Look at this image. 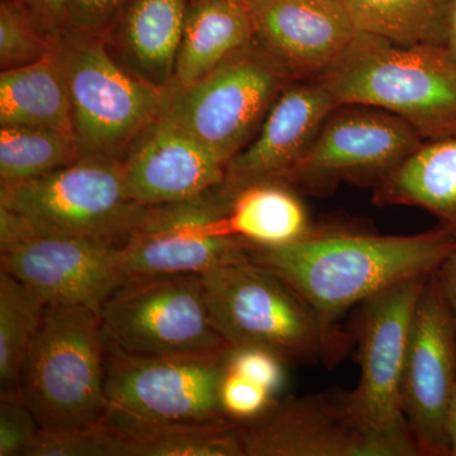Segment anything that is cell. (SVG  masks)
Returning a JSON list of instances; mask_svg holds the SVG:
<instances>
[{
  "label": "cell",
  "mask_w": 456,
  "mask_h": 456,
  "mask_svg": "<svg viewBox=\"0 0 456 456\" xmlns=\"http://www.w3.org/2000/svg\"><path fill=\"white\" fill-rule=\"evenodd\" d=\"M246 250L287 281L327 330L336 331L338 318L350 308L407 279L436 272L456 250V239L441 226L407 236L314 228L293 244H248Z\"/></svg>",
  "instance_id": "1"
},
{
  "label": "cell",
  "mask_w": 456,
  "mask_h": 456,
  "mask_svg": "<svg viewBox=\"0 0 456 456\" xmlns=\"http://www.w3.org/2000/svg\"><path fill=\"white\" fill-rule=\"evenodd\" d=\"M316 80L338 107L386 110L425 141L456 136V60L444 46H406L359 31Z\"/></svg>",
  "instance_id": "2"
},
{
  "label": "cell",
  "mask_w": 456,
  "mask_h": 456,
  "mask_svg": "<svg viewBox=\"0 0 456 456\" xmlns=\"http://www.w3.org/2000/svg\"><path fill=\"white\" fill-rule=\"evenodd\" d=\"M216 330L231 347H260L287 367L311 365L335 353L341 336L321 322L305 299L246 246L202 274Z\"/></svg>",
  "instance_id": "3"
},
{
  "label": "cell",
  "mask_w": 456,
  "mask_h": 456,
  "mask_svg": "<svg viewBox=\"0 0 456 456\" xmlns=\"http://www.w3.org/2000/svg\"><path fill=\"white\" fill-rule=\"evenodd\" d=\"M18 391L44 430L103 421L106 340L101 314L50 303L23 364Z\"/></svg>",
  "instance_id": "4"
},
{
  "label": "cell",
  "mask_w": 456,
  "mask_h": 456,
  "mask_svg": "<svg viewBox=\"0 0 456 456\" xmlns=\"http://www.w3.org/2000/svg\"><path fill=\"white\" fill-rule=\"evenodd\" d=\"M0 207L37 232L121 248L149 207L132 200L122 160L83 156L41 178L0 187Z\"/></svg>",
  "instance_id": "5"
},
{
  "label": "cell",
  "mask_w": 456,
  "mask_h": 456,
  "mask_svg": "<svg viewBox=\"0 0 456 456\" xmlns=\"http://www.w3.org/2000/svg\"><path fill=\"white\" fill-rule=\"evenodd\" d=\"M80 155L122 160L160 116L165 90L128 73L101 35L64 32L56 45Z\"/></svg>",
  "instance_id": "6"
},
{
  "label": "cell",
  "mask_w": 456,
  "mask_h": 456,
  "mask_svg": "<svg viewBox=\"0 0 456 456\" xmlns=\"http://www.w3.org/2000/svg\"><path fill=\"white\" fill-rule=\"evenodd\" d=\"M292 77L251 41L184 89H165L161 113L230 163L260 130Z\"/></svg>",
  "instance_id": "7"
},
{
  "label": "cell",
  "mask_w": 456,
  "mask_h": 456,
  "mask_svg": "<svg viewBox=\"0 0 456 456\" xmlns=\"http://www.w3.org/2000/svg\"><path fill=\"white\" fill-rule=\"evenodd\" d=\"M106 344L141 355H213L230 345L216 330L202 275L127 279L101 311Z\"/></svg>",
  "instance_id": "8"
},
{
  "label": "cell",
  "mask_w": 456,
  "mask_h": 456,
  "mask_svg": "<svg viewBox=\"0 0 456 456\" xmlns=\"http://www.w3.org/2000/svg\"><path fill=\"white\" fill-rule=\"evenodd\" d=\"M228 350L213 355L156 356L106 344L104 419L149 424L230 419L221 404Z\"/></svg>",
  "instance_id": "9"
},
{
  "label": "cell",
  "mask_w": 456,
  "mask_h": 456,
  "mask_svg": "<svg viewBox=\"0 0 456 456\" xmlns=\"http://www.w3.org/2000/svg\"><path fill=\"white\" fill-rule=\"evenodd\" d=\"M430 275L407 279L362 305L360 379L351 395L389 456L419 455L402 410L401 384L413 312Z\"/></svg>",
  "instance_id": "10"
},
{
  "label": "cell",
  "mask_w": 456,
  "mask_h": 456,
  "mask_svg": "<svg viewBox=\"0 0 456 456\" xmlns=\"http://www.w3.org/2000/svg\"><path fill=\"white\" fill-rule=\"evenodd\" d=\"M0 264L47 303L97 312L126 281L119 248L32 230L0 207Z\"/></svg>",
  "instance_id": "11"
},
{
  "label": "cell",
  "mask_w": 456,
  "mask_h": 456,
  "mask_svg": "<svg viewBox=\"0 0 456 456\" xmlns=\"http://www.w3.org/2000/svg\"><path fill=\"white\" fill-rule=\"evenodd\" d=\"M424 141L395 114L373 107L340 106L321 126L287 183L317 196L331 193L340 183L374 188Z\"/></svg>",
  "instance_id": "12"
},
{
  "label": "cell",
  "mask_w": 456,
  "mask_h": 456,
  "mask_svg": "<svg viewBox=\"0 0 456 456\" xmlns=\"http://www.w3.org/2000/svg\"><path fill=\"white\" fill-rule=\"evenodd\" d=\"M434 273L413 312L401 399L419 455L445 456L446 419L456 386V323Z\"/></svg>",
  "instance_id": "13"
},
{
  "label": "cell",
  "mask_w": 456,
  "mask_h": 456,
  "mask_svg": "<svg viewBox=\"0 0 456 456\" xmlns=\"http://www.w3.org/2000/svg\"><path fill=\"white\" fill-rule=\"evenodd\" d=\"M237 434L242 456H389L344 389L274 398Z\"/></svg>",
  "instance_id": "14"
},
{
  "label": "cell",
  "mask_w": 456,
  "mask_h": 456,
  "mask_svg": "<svg viewBox=\"0 0 456 456\" xmlns=\"http://www.w3.org/2000/svg\"><path fill=\"white\" fill-rule=\"evenodd\" d=\"M230 202L220 187L196 200L149 207L139 230L119 248L126 277L202 275L248 245L228 232Z\"/></svg>",
  "instance_id": "15"
},
{
  "label": "cell",
  "mask_w": 456,
  "mask_h": 456,
  "mask_svg": "<svg viewBox=\"0 0 456 456\" xmlns=\"http://www.w3.org/2000/svg\"><path fill=\"white\" fill-rule=\"evenodd\" d=\"M245 5L255 42L293 82L325 73L359 32L341 0H248Z\"/></svg>",
  "instance_id": "16"
},
{
  "label": "cell",
  "mask_w": 456,
  "mask_h": 456,
  "mask_svg": "<svg viewBox=\"0 0 456 456\" xmlns=\"http://www.w3.org/2000/svg\"><path fill=\"white\" fill-rule=\"evenodd\" d=\"M132 200L146 207L196 200L224 185L227 164L160 113L122 159Z\"/></svg>",
  "instance_id": "17"
},
{
  "label": "cell",
  "mask_w": 456,
  "mask_h": 456,
  "mask_svg": "<svg viewBox=\"0 0 456 456\" xmlns=\"http://www.w3.org/2000/svg\"><path fill=\"white\" fill-rule=\"evenodd\" d=\"M338 107L329 90L316 79L288 86L254 139L227 164L224 193L232 198L240 189L254 183L287 182L321 126Z\"/></svg>",
  "instance_id": "18"
},
{
  "label": "cell",
  "mask_w": 456,
  "mask_h": 456,
  "mask_svg": "<svg viewBox=\"0 0 456 456\" xmlns=\"http://www.w3.org/2000/svg\"><path fill=\"white\" fill-rule=\"evenodd\" d=\"M189 0H127L102 35L125 70L167 89L173 82Z\"/></svg>",
  "instance_id": "19"
},
{
  "label": "cell",
  "mask_w": 456,
  "mask_h": 456,
  "mask_svg": "<svg viewBox=\"0 0 456 456\" xmlns=\"http://www.w3.org/2000/svg\"><path fill=\"white\" fill-rule=\"evenodd\" d=\"M373 202L425 209L456 239V136L424 141L375 185Z\"/></svg>",
  "instance_id": "20"
},
{
  "label": "cell",
  "mask_w": 456,
  "mask_h": 456,
  "mask_svg": "<svg viewBox=\"0 0 456 456\" xmlns=\"http://www.w3.org/2000/svg\"><path fill=\"white\" fill-rule=\"evenodd\" d=\"M253 40V20L244 3L189 0L173 82L167 88L193 86Z\"/></svg>",
  "instance_id": "21"
},
{
  "label": "cell",
  "mask_w": 456,
  "mask_h": 456,
  "mask_svg": "<svg viewBox=\"0 0 456 456\" xmlns=\"http://www.w3.org/2000/svg\"><path fill=\"white\" fill-rule=\"evenodd\" d=\"M228 232L250 245L283 246L314 231L299 191L283 180H266L240 189L231 198Z\"/></svg>",
  "instance_id": "22"
},
{
  "label": "cell",
  "mask_w": 456,
  "mask_h": 456,
  "mask_svg": "<svg viewBox=\"0 0 456 456\" xmlns=\"http://www.w3.org/2000/svg\"><path fill=\"white\" fill-rule=\"evenodd\" d=\"M2 126L50 128L73 134L70 97L56 51L35 64L0 73Z\"/></svg>",
  "instance_id": "23"
},
{
  "label": "cell",
  "mask_w": 456,
  "mask_h": 456,
  "mask_svg": "<svg viewBox=\"0 0 456 456\" xmlns=\"http://www.w3.org/2000/svg\"><path fill=\"white\" fill-rule=\"evenodd\" d=\"M118 456H242L237 421L149 424L104 419Z\"/></svg>",
  "instance_id": "24"
},
{
  "label": "cell",
  "mask_w": 456,
  "mask_h": 456,
  "mask_svg": "<svg viewBox=\"0 0 456 456\" xmlns=\"http://www.w3.org/2000/svg\"><path fill=\"white\" fill-rule=\"evenodd\" d=\"M360 32L406 46H444L452 0H341Z\"/></svg>",
  "instance_id": "25"
},
{
  "label": "cell",
  "mask_w": 456,
  "mask_h": 456,
  "mask_svg": "<svg viewBox=\"0 0 456 456\" xmlns=\"http://www.w3.org/2000/svg\"><path fill=\"white\" fill-rule=\"evenodd\" d=\"M49 303L22 281L0 270V387L18 391L28 351Z\"/></svg>",
  "instance_id": "26"
},
{
  "label": "cell",
  "mask_w": 456,
  "mask_h": 456,
  "mask_svg": "<svg viewBox=\"0 0 456 456\" xmlns=\"http://www.w3.org/2000/svg\"><path fill=\"white\" fill-rule=\"evenodd\" d=\"M80 158L71 134L26 126L0 127V187L41 178Z\"/></svg>",
  "instance_id": "27"
},
{
  "label": "cell",
  "mask_w": 456,
  "mask_h": 456,
  "mask_svg": "<svg viewBox=\"0 0 456 456\" xmlns=\"http://www.w3.org/2000/svg\"><path fill=\"white\" fill-rule=\"evenodd\" d=\"M56 45L18 0H3L0 5L2 71L35 64L51 55Z\"/></svg>",
  "instance_id": "28"
},
{
  "label": "cell",
  "mask_w": 456,
  "mask_h": 456,
  "mask_svg": "<svg viewBox=\"0 0 456 456\" xmlns=\"http://www.w3.org/2000/svg\"><path fill=\"white\" fill-rule=\"evenodd\" d=\"M25 456H118L106 422L88 428L38 431Z\"/></svg>",
  "instance_id": "29"
},
{
  "label": "cell",
  "mask_w": 456,
  "mask_h": 456,
  "mask_svg": "<svg viewBox=\"0 0 456 456\" xmlns=\"http://www.w3.org/2000/svg\"><path fill=\"white\" fill-rule=\"evenodd\" d=\"M40 430L20 391L0 393V456H25Z\"/></svg>",
  "instance_id": "30"
},
{
  "label": "cell",
  "mask_w": 456,
  "mask_h": 456,
  "mask_svg": "<svg viewBox=\"0 0 456 456\" xmlns=\"http://www.w3.org/2000/svg\"><path fill=\"white\" fill-rule=\"evenodd\" d=\"M275 398L274 393L244 375L226 369L221 386L224 415L233 421H246L260 415Z\"/></svg>",
  "instance_id": "31"
},
{
  "label": "cell",
  "mask_w": 456,
  "mask_h": 456,
  "mask_svg": "<svg viewBox=\"0 0 456 456\" xmlns=\"http://www.w3.org/2000/svg\"><path fill=\"white\" fill-rule=\"evenodd\" d=\"M287 365L278 356L260 347H230L227 368L261 384L277 395L283 387Z\"/></svg>",
  "instance_id": "32"
},
{
  "label": "cell",
  "mask_w": 456,
  "mask_h": 456,
  "mask_svg": "<svg viewBox=\"0 0 456 456\" xmlns=\"http://www.w3.org/2000/svg\"><path fill=\"white\" fill-rule=\"evenodd\" d=\"M126 2L127 0H66L64 32L102 36Z\"/></svg>",
  "instance_id": "33"
},
{
  "label": "cell",
  "mask_w": 456,
  "mask_h": 456,
  "mask_svg": "<svg viewBox=\"0 0 456 456\" xmlns=\"http://www.w3.org/2000/svg\"><path fill=\"white\" fill-rule=\"evenodd\" d=\"M53 41L64 33L66 0H18Z\"/></svg>",
  "instance_id": "34"
},
{
  "label": "cell",
  "mask_w": 456,
  "mask_h": 456,
  "mask_svg": "<svg viewBox=\"0 0 456 456\" xmlns=\"http://www.w3.org/2000/svg\"><path fill=\"white\" fill-rule=\"evenodd\" d=\"M456 323V250L434 273Z\"/></svg>",
  "instance_id": "35"
},
{
  "label": "cell",
  "mask_w": 456,
  "mask_h": 456,
  "mask_svg": "<svg viewBox=\"0 0 456 456\" xmlns=\"http://www.w3.org/2000/svg\"><path fill=\"white\" fill-rule=\"evenodd\" d=\"M444 47L456 60V0H452V4H450Z\"/></svg>",
  "instance_id": "36"
},
{
  "label": "cell",
  "mask_w": 456,
  "mask_h": 456,
  "mask_svg": "<svg viewBox=\"0 0 456 456\" xmlns=\"http://www.w3.org/2000/svg\"><path fill=\"white\" fill-rule=\"evenodd\" d=\"M446 431H448L450 455L456 456V386L449 404Z\"/></svg>",
  "instance_id": "37"
},
{
  "label": "cell",
  "mask_w": 456,
  "mask_h": 456,
  "mask_svg": "<svg viewBox=\"0 0 456 456\" xmlns=\"http://www.w3.org/2000/svg\"><path fill=\"white\" fill-rule=\"evenodd\" d=\"M233 2L244 3L245 4V3H248V0H233Z\"/></svg>",
  "instance_id": "38"
}]
</instances>
